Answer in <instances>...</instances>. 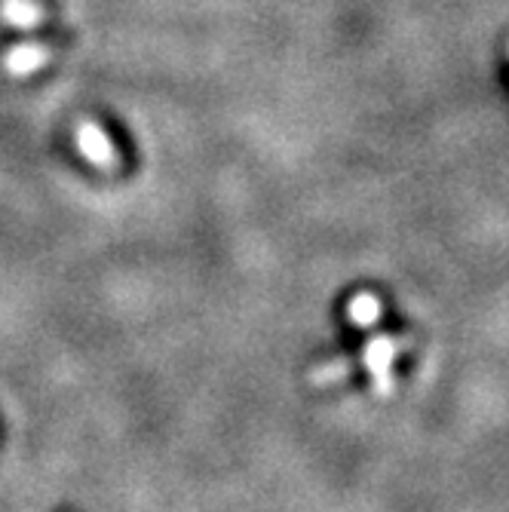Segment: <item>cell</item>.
<instances>
[{
  "label": "cell",
  "mask_w": 509,
  "mask_h": 512,
  "mask_svg": "<svg viewBox=\"0 0 509 512\" xmlns=\"http://www.w3.org/2000/svg\"><path fill=\"white\" fill-rule=\"evenodd\" d=\"M353 371V362L350 359H335V362H326V365H313L307 381L313 387H329V384H338V381H347Z\"/></svg>",
  "instance_id": "obj_6"
},
{
  "label": "cell",
  "mask_w": 509,
  "mask_h": 512,
  "mask_svg": "<svg viewBox=\"0 0 509 512\" xmlns=\"http://www.w3.org/2000/svg\"><path fill=\"white\" fill-rule=\"evenodd\" d=\"M0 19L16 28H37L43 22V7L37 0H0Z\"/></svg>",
  "instance_id": "obj_4"
},
{
  "label": "cell",
  "mask_w": 509,
  "mask_h": 512,
  "mask_svg": "<svg viewBox=\"0 0 509 512\" xmlns=\"http://www.w3.org/2000/svg\"><path fill=\"white\" fill-rule=\"evenodd\" d=\"M408 338H396V335H375L362 350V365L368 371V378L378 387L381 396H390L393 390V362L396 356L405 350Z\"/></svg>",
  "instance_id": "obj_1"
},
{
  "label": "cell",
  "mask_w": 509,
  "mask_h": 512,
  "mask_svg": "<svg viewBox=\"0 0 509 512\" xmlns=\"http://www.w3.org/2000/svg\"><path fill=\"white\" fill-rule=\"evenodd\" d=\"M53 59V53H50V46L46 43H19V46H13V50L7 53V59H4V65H7V71L10 74H16V77H22V74H34V71H40L46 62Z\"/></svg>",
  "instance_id": "obj_3"
},
{
  "label": "cell",
  "mask_w": 509,
  "mask_h": 512,
  "mask_svg": "<svg viewBox=\"0 0 509 512\" xmlns=\"http://www.w3.org/2000/svg\"><path fill=\"white\" fill-rule=\"evenodd\" d=\"M347 316L353 319L356 329H372L381 319V298L372 292H359L350 304H347Z\"/></svg>",
  "instance_id": "obj_5"
},
{
  "label": "cell",
  "mask_w": 509,
  "mask_h": 512,
  "mask_svg": "<svg viewBox=\"0 0 509 512\" xmlns=\"http://www.w3.org/2000/svg\"><path fill=\"white\" fill-rule=\"evenodd\" d=\"M74 142H77V151L86 157V163H92L96 169H102V172L120 169V151L99 123L77 120L74 123Z\"/></svg>",
  "instance_id": "obj_2"
}]
</instances>
